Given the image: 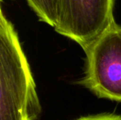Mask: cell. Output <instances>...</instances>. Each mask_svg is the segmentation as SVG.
Returning a JSON list of instances; mask_svg holds the SVG:
<instances>
[{
	"instance_id": "6da1fadb",
	"label": "cell",
	"mask_w": 121,
	"mask_h": 120,
	"mask_svg": "<svg viewBox=\"0 0 121 120\" xmlns=\"http://www.w3.org/2000/svg\"><path fill=\"white\" fill-rule=\"evenodd\" d=\"M0 2V120H36L41 113L36 86L19 37Z\"/></svg>"
},
{
	"instance_id": "7a4b0ae2",
	"label": "cell",
	"mask_w": 121,
	"mask_h": 120,
	"mask_svg": "<svg viewBox=\"0 0 121 120\" xmlns=\"http://www.w3.org/2000/svg\"><path fill=\"white\" fill-rule=\"evenodd\" d=\"M84 52V76L78 83L97 97L121 102V26L115 21Z\"/></svg>"
},
{
	"instance_id": "3957f363",
	"label": "cell",
	"mask_w": 121,
	"mask_h": 120,
	"mask_svg": "<svg viewBox=\"0 0 121 120\" xmlns=\"http://www.w3.org/2000/svg\"><path fill=\"white\" fill-rule=\"evenodd\" d=\"M115 0H57L54 30L85 50L115 22Z\"/></svg>"
},
{
	"instance_id": "277c9868",
	"label": "cell",
	"mask_w": 121,
	"mask_h": 120,
	"mask_svg": "<svg viewBox=\"0 0 121 120\" xmlns=\"http://www.w3.org/2000/svg\"><path fill=\"white\" fill-rule=\"evenodd\" d=\"M40 21L55 27L58 19L57 0H26Z\"/></svg>"
},
{
	"instance_id": "5b68a950",
	"label": "cell",
	"mask_w": 121,
	"mask_h": 120,
	"mask_svg": "<svg viewBox=\"0 0 121 120\" xmlns=\"http://www.w3.org/2000/svg\"><path fill=\"white\" fill-rule=\"evenodd\" d=\"M76 120H121V115L114 114H101L78 118Z\"/></svg>"
},
{
	"instance_id": "8992f818",
	"label": "cell",
	"mask_w": 121,
	"mask_h": 120,
	"mask_svg": "<svg viewBox=\"0 0 121 120\" xmlns=\"http://www.w3.org/2000/svg\"><path fill=\"white\" fill-rule=\"evenodd\" d=\"M0 1H1V2H3V0H0Z\"/></svg>"
}]
</instances>
